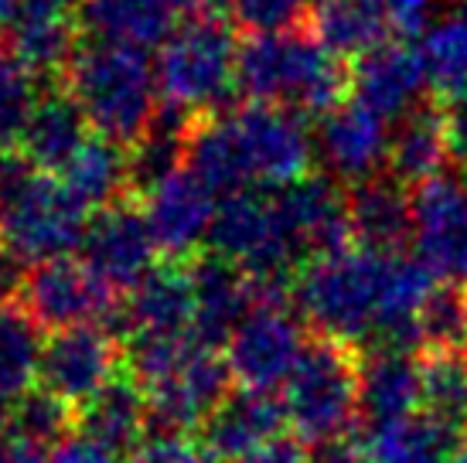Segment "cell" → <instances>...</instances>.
<instances>
[{
	"instance_id": "obj_1",
	"label": "cell",
	"mask_w": 467,
	"mask_h": 463,
	"mask_svg": "<svg viewBox=\"0 0 467 463\" xmlns=\"http://www.w3.org/2000/svg\"><path fill=\"white\" fill-rule=\"evenodd\" d=\"M314 137L304 116L280 106L246 103L202 116L188 133V170L215 194L284 191L311 178Z\"/></svg>"
},
{
	"instance_id": "obj_2",
	"label": "cell",
	"mask_w": 467,
	"mask_h": 463,
	"mask_svg": "<svg viewBox=\"0 0 467 463\" xmlns=\"http://www.w3.org/2000/svg\"><path fill=\"white\" fill-rule=\"evenodd\" d=\"M351 68L327 52L311 31L249 35L239 48V92L246 103L280 106L297 116H321L345 103Z\"/></svg>"
},
{
	"instance_id": "obj_3",
	"label": "cell",
	"mask_w": 467,
	"mask_h": 463,
	"mask_svg": "<svg viewBox=\"0 0 467 463\" xmlns=\"http://www.w3.org/2000/svg\"><path fill=\"white\" fill-rule=\"evenodd\" d=\"M62 86L86 113L92 133L127 150L147 133L161 109L157 68L147 52L123 45L82 41Z\"/></svg>"
},
{
	"instance_id": "obj_4",
	"label": "cell",
	"mask_w": 467,
	"mask_h": 463,
	"mask_svg": "<svg viewBox=\"0 0 467 463\" xmlns=\"http://www.w3.org/2000/svg\"><path fill=\"white\" fill-rule=\"evenodd\" d=\"M239 41L233 21L222 14L198 11L184 17L157 52V89L164 106L188 119L233 109L239 92Z\"/></svg>"
},
{
	"instance_id": "obj_5",
	"label": "cell",
	"mask_w": 467,
	"mask_h": 463,
	"mask_svg": "<svg viewBox=\"0 0 467 463\" xmlns=\"http://www.w3.org/2000/svg\"><path fill=\"white\" fill-rule=\"evenodd\" d=\"M386 259L351 245L335 256L311 259L294 280V304L314 334L362 347L376 331L386 286Z\"/></svg>"
},
{
	"instance_id": "obj_6",
	"label": "cell",
	"mask_w": 467,
	"mask_h": 463,
	"mask_svg": "<svg viewBox=\"0 0 467 463\" xmlns=\"http://www.w3.org/2000/svg\"><path fill=\"white\" fill-rule=\"evenodd\" d=\"M358 347L311 334L286 382L284 409L300 443H325L351 429L358 412Z\"/></svg>"
},
{
	"instance_id": "obj_7",
	"label": "cell",
	"mask_w": 467,
	"mask_h": 463,
	"mask_svg": "<svg viewBox=\"0 0 467 463\" xmlns=\"http://www.w3.org/2000/svg\"><path fill=\"white\" fill-rule=\"evenodd\" d=\"M89 208L55 174H27L0 205V245L25 266L68 259L89 232Z\"/></svg>"
},
{
	"instance_id": "obj_8",
	"label": "cell",
	"mask_w": 467,
	"mask_h": 463,
	"mask_svg": "<svg viewBox=\"0 0 467 463\" xmlns=\"http://www.w3.org/2000/svg\"><path fill=\"white\" fill-rule=\"evenodd\" d=\"M212 252L233 262L253 280L286 276L294 280L304 270L297 245L290 242L273 191H235L225 194L212 225Z\"/></svg>"
},
{
	"instance_id": "obj_9",
	"label": "cell",
	"mask_w": 467,
	"mask_h": 463,
	"mask_svg": "<svg viewBox=\"0 0 467 463\" xmlns=\"http://www.w3.org/2000/svg\"><path fill=\"white\" fill-rule=\"evenodd\" d=\"M21 304L38 321L41 331L52 334L72 327H106L113 334L123 307L117 290H109L86 262L72 256L41 262L27 273Z\"/></svg>"
},
{
	"instance_id": "obj_10",
	"label": "cell",
	"mask_w": 467,
	"mask_h": 463,
	"mask_svg": "<svg viewBox=\"0 0 467 463\" xmlns=\"http://www.w3.org/2000/svg\"><path fill=\"white\" fill-rule=\"evenodd\" d=\"M413 249L443 286H467V178L443 170L413 188Z\"/></svg>"
},
{
	"instance_id": "obj_11",
	"label": "cell",
	"mask_w": 467,
	"mask_h": 463,
	"mask_svg": "<svg viewBox=\"0 0 467 463\" xmlns=\"http://www.w3.org/2000/svg\"><path fill=\"white\" fill-rule=\"evenodd\" d=\"M233 382L229 361L219 355V347L198 345L168 378L143 388L150 429L171 437L202 429L208 416L233 396Z\"/></svg>"
},
{
	"instance_id": "obj_12",
	"label": "cell",
	"mask_w": 467,
	"mask_h": 463,
	"mask_svg": "<svg viewBox=\"0 0 467 463\" xmlns=\"http://www.w3.org/2000/svg\"><path fill=\"white\" fill-rule=\"evenodd\" d=\"M311 337L290 307H253L225 345L229 372L249 392H273L290 382Z\"/></svg>"
},
{
	"instance_id": "obj_13",
	"label": "cell",
	"mask_w": 467,
	"mask_h": 463,
	"mask_svg": "<svg viewBox=\"0 0 467 463\" xmlns=\"http://www.w3.org/2000/svg\"><path fill=\"white\" fill-rule=\"evenodd\" d=\"M119 368L123 361L117 334H109L106 327H72L45 341L38 382L45 392L78 412L99 388L117 378Z\"/></svg>"
},
{
	"instance_id": "obj_14",
	"label": "cell",
	"mask_w": 467,
	"mask_h": 463,
	"mask_svg": "<svg viewBox=\"0 0 467 463\" xmlns=\"http://www.w3.org/2000/svg\"><path fill=\"white\" fill-rule=\"evenodd\" d=\"M154 256L157 242L143 219V208L133 205V198L92 215L82 242V262L109 290H133L143 276L157 270Z\"/></svg>"
},
{
	"instance_id": "obj_15",
	"label": "cell",
	"mask_w": 467,
	"mask_h": 463,
	"mask_svg": "<svg viewBox=\"0 0 467 463\" xmlns=\"http://www.w3.org/2000/svg\"><path fill=\"white\" fill-rule=\"evenodd\" d=\"M389 123L365 109L358 99H345L317 119L314 150L321 154L327 178L362 184L389 168Z\"/></svg>"
},
{
	"instance_id": "obj_16",
	"label": "cell",
	"mask_w": 467,
	"mask_h": 463,
	"mask_svg": "<svg viewBox=\"0 0 467 463\" xmlns=\"http://www.w3.org/2000/svg\"><path fill=\"white\" fill-rule=\"evenodd\" d=\"M215 211H219L215 191L188 168L143 194V219L150 225L157 252H164L174 262L192 259L202 242L212 239Z\"/></svg>"
},
{
	"instance_id": "obj_17",
	"label": "cell",
	"mask_w": 467,
	"mask_h": 463,
	"mask_svg": "<svg viewBox=\"0 0 467 463\" xmlns=\"http://www.w3.org/2000/svg\"><path fill=\"white\" fill-rule=\"evenodd\" d=\"M273 198L304 266L311 259L351 249L355 239L348 225V194L337 188V180H331L327 174L325 178L311 174L284 191H273Z\"/></svg>"
},
{
	"instance_id": "obj_18",
	"label": "cell",
	"mask_w": 467,
	"mask_h": 463,
	"mask_svg": "<svg viewBox=\"0 0 467 463\" xmlns=\"http://www.w3.org/2000/svg\"><path fill=\"white\" fill-rule=\"evenodd\" d=\"M192 0H78L76 25L82 41L123 48H161L182 27Z\"/></svg>"
},
{
	"instance_id": "obj_19",
	"label": "cell",
	"mask_w": 467,
	"mask_h": 463,
	"mask_svg": "<svg viewBox=\"0 0 467 463\" xmlns=\"http://www.w3.org/2000/svg\"><path fill=\"white\" fill-rule=\"evenodd\" d=\"M427 68L420 48L392 38L372 48L351 65V99H358L365 109L382 116L386 123H396L406 113H413L420 96L427 89Z\"/></svg>"
},
{
	"instance_id": "obj_20",
	"label": "cell",
	"mask_w": 467,
	"mask_h": 463,
	"mask_svg": "<svg viewBox=\"0 0 467 463\" xmlns=\"http://www.w3.org/2000/svg\"><path fill=\"white\" fill-rule=\"evenodd\" d=\"M284 426V402H276L270 392L239 388L202 423L198 447H202L208 463H239L260 447L280 439Z\"/></svg>"
},
{
	"instance_id": "obj_21",
	"label": "cell",
	"mask_w": 467,
	"mask_h": 463,
	"mask_svg": "<svg viewBox=\"0 0 467 463\" xmlns=\"http://www.w3.org/2000/svg\"><path fill=\"white\" fill-rule=\"evenodd\" d=\"M195 327V280L192 266L168 262L157 266L133 286L119 307L113 334L154 337V334H192Z\"/></svg>"
},
{
	"instance_id": "obj_22",
	"label": "cell",
	"mask_w": 467,
	"mask_h": 463,
	"mask_svg": "<svg viewBox=\"0 0 467 463\" xmlns=\"http://www.w3.org/2000/svg\"><path fill=\"white\" fill-rule=\"evenodd\" d=\"M348 225L358 249L376 256H402L413 242V191L392 174L351 184L348 191Z\"/></svg>"
},
{
	"instance_id": "obj_23",
	"label": "cell",
	"mask_w": 467,
	"mask_h": 463,
	"mask_svg": "<svg viewBox=\"0 0 467 463\" xmlns=\"http://www.w3.org/2000/svg\"><path fill=\"white\" fill-rule=\"evenodd\" d=\"M89 140V119L72 99V92L58 82L55 89H41L38 103L27 116L21 140H17V154L25 157L27 168L35 174H62L68 160L86 147Z\"/></svg>"
},
{
	"instance_id": "obj_24",
	"label": "cell",
	"mask_w": 467,
	"mask_h": 463,
	"mask_svg": "<svg viewBox=\"0 0 467 463\" xmlns=\"http://www.w3.org/2000/svg\"><path fill=\"white\" fill-rule=\"evenodd\" d=\"M195 280V327L192 334L208 347L229 345L235 327L253 314V280L215 252L188 262Z\"/></svg>"
},
{
	"instance_id": "obj_25",
	"label": "cell",
	"mask_w": 467,
	"mask_h": 463,
	"mask_svg": "<svg viewBox=\"0 0 467 463\" xmlns=\"http://www.w3.org/2000/svg\"><path fill=\"white\" fill-rule=\"evenodd\" d=\"M358 416L368 433L420 416V358L396 351H358Z\"/></svg>"
},
{
	"instance_id": "obj_26",
	"label": "cell",
	"mask_w": 467,
	"mask_h": 463,
	"mask_svg": "<svg viewBox=\"0 0 467 463\" xmlns=\"http://www.w3.org/2000/svg\"><path fill=\"white\" fill-rule=\"evenodd\" d=\"M76 429L78 437H89L106 450L133 453L143 443V433L150 429L140 382L127 368H119L117 378L76 412Z\"/></svg>"
},
{
	"instance_id": "obj_27",
	"label": "cell",
	"mask_w": 467,
	"mask_h": 463,
	"mask_svg": "<svg viewBox=\"0 0 467 463\" xmlns=\"http://www.w3.org/2000/svg\"><path fill=\"white\" fill-rule=\"evenodd\" d=\"M447 133L441 106H416L413 113L396 119L389 133V174L406 188H420L441 178L447 164Z\"/></svg>"
},
{
	"instance_id": "obj_28",
	"label": "cell",
	"mask_w": 467,
	"mask_h": 463,
	"mask_svg": "<svg viewBox=\"0 0 467 463\" xmlns=\"http://www.w3.org/2000/svg\"><path fill=\"white\" fill-rule=\"evenodd\" d=\"M86 208H109L133 198L130 191V150L103 137H89L68 168L58 174Z\"/></svg>"
},
{
	"instance_id": "obj_29",
	"label": "cell",
	"mask_w": 467,
	"mask_h": 463,
	"mask_svg": "<svg viewBox=\"0 0 467 463\" xmlns=\"http://www.w3.org/2000/svg\"><path fill=\"white\" fill-rule=\"evenodd\" d=\"M41 351V327L25 304H0V419L38 382Z\"/></svg>"
},
{
	"instance_id": "obj_30",
	"label": "cell",
	"mask_w": 467,
	"mask_h": 463,
	"mask_svg": "<svg viewBox=\"0 0 467 463\" xmlns=\"http://www.w3.org/2000/svg\"><path fill=\"white\" fill-rule=\"evenodd\" d=\"M311 35L335 58H362L372 48L392 41V31L365 0H314L311 4Z\"/></svg>"
},
{
	"instance_id": "obj_31",
	"label": "cell",
	"mask_w": 467,
	"mask_h": 463,
	"mask_svg": "<svg viewBox=\"0 0 467 463\" xmlns=\"http://www.w3.org/2000/svg\"><path fill=\"white\" fill-rule=\"evenodd\" d=\"M420 416L467 443V361L464 355L420 358Z\"/></svg>"
},
{
	"instance_id": "obj_32",
	"label": "cell",
	"mask_w": 467,
	"mask_h": 463,
	"mask_svg": "<svg viewBox=\"0 0 467 463\" xmlns=\"http://www.w3.org/2000/svg\"><path fill=\"white\" fill-rule=\"evenodd\" d=\"M82 35L76 17L55 21H17L11 27V48L21 62L35 72V78H66L68 65L76 58Z\"/></svg>"
},
{
	"instance_id": "obj_33",
	"label": "cell",
	"mask_w": 467,
	"mask_h": 463,
	"mask_svg": "<svg viewBox=\"0 0 467 463\" xmlns=\"http://www.w3.org/2000/svg\"><path fill=\"white\" fill-rule=\"evenodd\" d=\"M365 437H368L376 463H457V457L467 447L464 439L437 429L423 416L365 433Z\"/></svg>"
},
{
	"instance_id": "obj_34",
	"label": "cell",
	"mask_w": 467,
	"mask_h": 463,
	"mask_svg": "<svg viewBox=\"0 0 467 463\" xmlns=\"http://www.w3.org/2000/svg\"><path fill=\"white\" fill-rule=\"evenodd\" d=\"M427 82L441 92L443 99L467 96V14L457 11L451 17H441L423 35L420 45Z\"/></svg>"
},
{
	"instance_id": "obj_35",
	"label": "cell",
	"mask_w": 467,
	"mask_h": 463,
	"mask_svg": "<svg viewBox=\"0 0 467 463\" xmlns=\"http://www.w3.org/2000/svg\"><path fill=\"white\" fill-rule=\"evenodd\" d=\"M76 429V409L55 399L45 388H31L25 399L14 402L7 416L0 419V437L17 439V443H31V447H58L66 433Z\"/></svg>"
},
{
	"instance_id": "obj_36",
	"label": "cell",
	"mask_w": 467,
	"mask_h": 463,
	"mask_svg": "<svg viewBox=\"0 0 467 463\" xmlns=\"http://www.w3.org/2000/svg\"><path fill=\"white\" fill-rule=\"evenodd\" d=\"M420 341L430 355H464L467 347V290L443 286L427 296L420 310Z\"/></svg>"
},
{
	"instance_id": "obj_37",
	"label": "cell",
	"mask_w": 467,
	"mask_h": 463,
	"mask_svg": "<svg viewBox=\"0 0 467 463\" xmlns=\"http://www.w3.org/2000/svg\"><path fill=\"white\" fill-rule=\"evenodd\" d=\"M38 78L11 45H0V150H17L21 129L38 103Z\"/></svg>"
},
{
	"instance_id": "obj_38",
	"label": "cell",
	"mask_w": 467,
	"mask_h": 463,
	"mask_svg": "<svg viewBox=\"0 0 467 463\" xmlns=\"http://www.w3.org/2000/svg\"><path fill=\"white\" fill-rule=\"evenodd\" d=\"M314 0H233L229 14L249 35H280L294 31L300 17L311 14Z\"/></svg>"
},
{
	"instance_id": "obj_39",
	"label": "cell",
	"mask_w": 467,
	"mask_h": 463,
	"mask_svg": "<svg viewBox=\"0 0 467 463\" xmlns=\"http://www.w3.org/2000/svg\"><path fill=\"white\" fill-rule=\"evenodd\" d=\"M127 463H208L198 439L171 437V433H157V437L143 439L140 447L130 453Z\"/></svg>"
},
{
	"instance_id": "obj_40",
	"label": "cell",
	"mask_w": 467,
	"mask_h": 463,
	"mask_svg": "<svg viewBox=\"0 0 467 463\" xmlns=\"http://www.w3.org/2000/svg\"><path fill=\"white\" fill-rule=\"evenodd\" d=\"M372 11L386 21L392 38H410L427 25L433 0H365Z\"/></svg>"
},
{
	"instance_id": "obj_41",
	"label": "cell",
	"mask_w": 467,
	"mask_h": 463,
	"mask_svg": "<svg viewBox=\"0 0 467 463\" xmlns=\"http://www.w3.org/2000/svg\"><path fill=\"white\" fill-rule=\"evenodd\" d=\"M311 463H376V457H372L368 437L348 429V433H341V437H331V439H325V443H314Z\"/></svg>"
},
{
	"instance_id": "obj_42",
	"label": "cell",
	"mask_w": 467,
	"mask_h": 463,
	"mask_svg": "<svg viewBox=\"0 0 467 463\" xmlns=\"http://www.w3.org/2000/svg\"><path fill=\"white\" fill-rule=\"evenodd\" d=\"M441 113H443V133H447L451 160H454L457 170L467 178V96L447 99L441 106Z\"/></svg>"
},
{
	"instance_id": "obj_43",
	"label": "cell",
	"mask_w": 467,
	"mask_h": 463,
	"mask_svg": "<svg viewBox=\"0 0 467 463\" xmlns=\"http://www.w3.org/2000/svg\"><path fill=\"white\" fill-rule=\"evenodd\" d=\"M52 463H119L117 453L99 447V443H92L89 437H68L62 439L58 447L52 450L48 457Z\"/></svg>"
},
{
	"instance_id": "obj_44",
	"label": "cell",
	"mask_w": 467,
	"mask_h": 463,
	"mask_svg": "<svg viewBox=\"0 0 467 463\" xmlns=\"http://www.w3.org/2000/svg\"><path fill=\"white\" fill-rule=\"evenodd\" d=\"M27 273H31V266H25L14 252L0 245V304H21Z\"/></svg>"
},
{
	"instance_id": "obj_45",
	"label": "cell",
	"mask_w": 467,
	"mask_h": 463,
	"mask_svg": "<svg viewBox=\"0 0 467 463\" xmlns=\"http://www.w3.org/2000/svg\"><path fill=\"white\" fill-rule=\"evenodd\" d=\"M239 463H311V450H304V443L294 437H280L260 447L256 453H249L246 460Z\"/></svg>"
},
{
	"instance_id": "obj_46",
	"label": "cell",
	"mask_w": 467,
	"mask_h": 463,
	"mask_svg": "<svg viewBox=\"0 0 467 463\" xmlns=\"http://www.w3.org/2000/svg\"><path fill=\"white\" fill-rule=\"evenodd\" d=\"M0 463H52V460L45 457L41 447H31V443H17V439L0 437Z\"/></svg>"
},
{
	"instance_id": "obj_47",
	"label": "cell",
	"mask_w": 467,
	"mask_h": 463,
	"mask_svg": "<svg viewBox=\"0 0 467 463\" xmlns=\"http://www.w3.org/2000/svg\"><path fill=\"white\" fill-rule=\"evenodd\" d=\"M17 17V0H0V31H11Z\"/></svg>"
},
{
	"instance_id": "obj_48",
	"label": "cell",
	"mask_w": 467,
	"mask_h": 463,
	"mask_svg": "<svg viewBox=\"0 0 467 463\" xmlns=\"http://www.w3.org/2000/svg\"><path fill=\"white\" fill-rule=\"evenodd\" d=\"M202 11H212V14H219V11H229V4L233 0H195Z\"/></svg>"
},
{
	"instance_id": "obj_49",
	"label": "cell",
	"mask_w": 467,
	"mask_h": 463,
	"mask_svg": "<svg viewBox=\"0 0 467 463\" xmlns=\"http://www.w3.org/2000/svg\"><path fill=\"white\" fill-rule=\"evenodd\" d=\"M457 463H467V447H464V453H461V457H457Z\"/></svg>"
},
{
	"instance_id": "obj_50",
	"label": "cell",
	"mask_w": 467,
	"mask_h": 463,
	"mask_svg": "<svg viewBox=\"0 0 467 463\" xmlns=\"http://www.w3.org/2000/svg\"><path fill=\"white\" fill-rule=\"evenodd\" d=\"M464 361H467V347H464Z\"/></svg>"
}]
</instances>
